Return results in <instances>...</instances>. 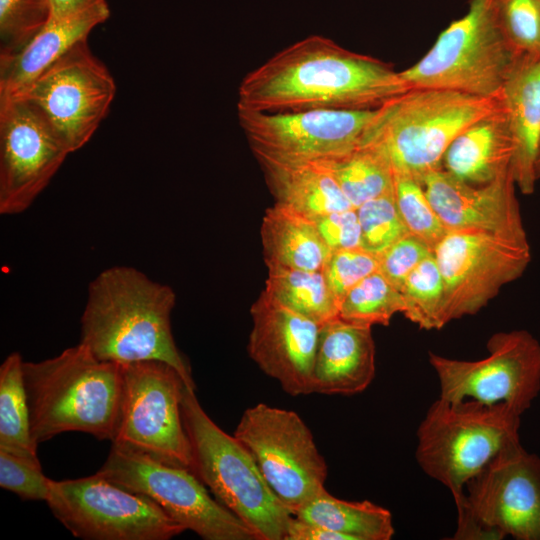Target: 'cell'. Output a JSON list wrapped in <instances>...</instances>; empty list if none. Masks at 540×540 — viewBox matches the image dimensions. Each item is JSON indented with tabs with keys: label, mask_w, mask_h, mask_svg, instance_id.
Masks as SVG:
<instances>
[{
	"label": "cell",
	"mask_w": 540,
	"mask_h": 540,
	"mask_svg": "<svg viewBox=\"0 0 540 540\" xmlns=\"http://www.w3.org/2000/svg\"><path fill=\"white\" fill-rule=\"evenodd\" d=\"M410 88L390 64L310 35L248 72L238 87L237 108L373 110Z\"/></svg>",
	"instance_id": "6da1fadb"
},
{
	"label": "cell",
	"mask_w": 540,
	"mask_h": 540,
	"mask_svg": "<svg viewBox=\"0 0 540 540\" xmlns=\"http://www.w3.org/2000/svg\"><path fill=\"white\" fill-rule=\"evenodd\" d=\"M173 289L131 266L101 271L89 284L81 340L97 358L120 365L161 361L196 388L171 328Z\"/></svg>",
	"instance_id": "7a4b0ae2"
},
{
	"label": "cell",
	"mask_w": 540,
	"mask_h": 540,
	"mask_svg": "<svg viewBox=\"0 0 540 540\" xmlns=\"http://www.w3.org/2000/svg\"><path fill=\"white\" fill-rule=\"evenodd\" d=\"M23 374L37 444L72 431L113 441L122 402V365L97 358L80 342L55 357L24 362Z\"/></svg>",
	"instance_id": "3957f363"
},
{
	"label": "cell",
	"mask_w": 540,
	"mask_h": 540,
	"mask_svg": "<svg viewBox=\"0 0 540 540\" xmlns=\"http://www.w3.org/2000/svg\"><path fill=\"white\" fill-rule=\"evenodd\" d=\"M500 105L501 98L413 87L377 109L361 146L379 151L394 175L420 181L442 167L447 148L462 131Z\"/></svg>",
	"instance_id": "277c9868"
},
{
	"label": "cell",
	"mask_w": 540,
	"mask_h": 540,
	"mask_svg": "<svg viewBox=\"0 0 540 540\" xmlns=\"http://www.w3.org/2000/svg\"><path fill=\"white\" fill-rule=\"evenodd\" d=\"M195 389L186 384L181 399L193 472L258 540H285L293 515L274 495L244 445L207 415Z\"/></svg>",
	"instance_id": "5b68a950"
},
{
	"label": "cell",
	"mask_w": 540,
	"mask_h": 540,
	"mask_svg": "<svg viewBox=\"0 0 540 540\" xmlns=\"http://www.w3.org/2000/svg\"><path fill=\"white\" fill-rule=\"evenodd\" d=\"M521 414L511 407L438 398L417 429L416 460L454 501L497 455L520 443Z\"/></svg>",
	"instance_id": "8992f818"
},
{
	"label": "cell",
	"mask_w": 540,
	"mask_h": 540,
	"mask_svg": "<svg viewBox=\"0 0 540 540\" xmlns=\"http://www.w3.org/2000/svg\"><path fill=\"white\" fill-rule=\"evenodd\" d=\"M519 57L500 29L494 0H469L467 12L452 21L427 53L400 74L411 88L501 98Z\"/></svg>",
	"instance_id": "52a82bcc"
},
{
	"label": "cell",
	"mask_w": 540,
	"mask_h": 540,
	"mask_svg": "<svg viewBox=\"0 0 540 540\" xmlns=\"http://www.w3.org/2000/svg\"><path fill=\"white\" fill-rule=\"evenodd\" d=\"M455 540H540V458L521 443L497 455L455 501Z\"/></svg>",
	"instance_id": "ba28073f"
},
{
	"label": "cell",
	"mask_w": 540,
	"mask_h": 540,
	"mask_svg": "<svg viewBox=\"0 0 540 540\" xmlns=\"http://www.w3.org/2000/svg\"><path fill=\"white\" fill-rule=\"evenodd\" d=\"M97 473L150 498L185 530L204 540H258L245 523L209 494L191 470L112 442Z\"/></svg>",
	"instance_id": "9c48e42d"
},
{
	"label": "cell",
	"mask_w": 540,
	"mask_h": 540,
	"mask_svg": "<svg viewBox=\"0 0 540 540\" xmlns=\"http://www.w3.org/2000/svg\"><path fill=\"white\" fill-rule=\"evenodd\" d=\"M233 435L249 451L274 495L293 516L325 490L326 461L296 412L258 403L244 411Z\"/></svg>",
	"instance_id": "30bf717a"
},
{
	"label": "cell",
	"mask_w": 540,
	"mask_h": 540,
	"mask_svg": "<svg viewBox=\"0 0 540 540\" xmlns=\"http://www.w3.org/2000/svg\"><path fill=\"white\" fill-rule=\"evenodd\" d=\"M53 516L83 540H169L185 531L150 498L94 475L50 480Z\"/></svg>",
	"instance_id": "8fae6325"
},
{
	"label": "cell",
	"mask_w": 540,
	"mask_h": 540,
	"mask_svg": "<svg viewBox=\"0 0 540 540\" xmlns=\"http://www.w3.org/2000/svg\"><path fill=\"white\" fill-rule=\"evenodd\" d=\"M122 375L120 416L112 442L193 472L191 445L181 414L186 385L182 376L161 361L122 365Z\"/></svg>",
	"instance_id": "7c38bea8"
},
{
	"label": "cell",
	"mask_w": 540,
	"mask_h": 540,
	"mask_svg": "<svg viewBox=\"0 0 540 540\" xmlns=\"http://www.w3.org/2000/svg\"><path fill=\"white\" fill-rule=\"evenodd\" d=\"M115 93L110 71L84 39L13 97L36 107L72 153L92 138L107 116Z\"/></svg>",
	"instance_id": "4fadbf2b"
},
{
	"label": "cell",
	"mask_w": 540,
	"mask_h": 540,
	"mask_svg": "<svg viewBox=\"0 0 540 540\" xmlns=\"http://www.w3.org/2000/svg\"><path fill=\"white\" fill-rule=\"evenodd\" d=\"M488 355L459 360L429 352L444 400L504 404L521 415L540 392V342L527 330L497 332Z\"/></svg>",
	"instance_id": "5bb4252c"
},
{
	"label": "cell",
	"mask_w": 540,
	"mask_h": 540,
	"mask_svg": "<svg viewBox=\"0 0 540 540\" xmlns=\"http://www.w3.org/2000/svg\"><path fill=\"white\" fill-rule=\"evenodd\" d=\"M433 253L444 282L446 324L479 312L531 262L529 243L477 230H448Z\"/></svg>",
	"instance_id": "9a60e30c"
},
{
	"label": "cell",
	"mask_w": 540,
	"mask_h": 540,
	"mask_svg": "<svg viewBox=\"0 0 540 540\" xmlns=\"http://www.w3.org/2000/svg\"><path fill=\"white\" fill-rule=\"evenodd\" d=\"M377 109L260 112L237 108V117L253 153L326 161L361 146Z\"/></svg>",
	"instance_id": "2e32d148"
},
{
	"label": "cell",
	"mask_w": 540,
	"mask_h": 540,
	"mask_svg": "<svg viewBox=\"0 0 540 540\" xmlns=\"http://www.w3.org/2000/svg\"><path fill=\"white\" fill-rule=\"evenodd\" d=\"M69 154L30 102L0 98V214L26 211Z\"/></svg>",
	"instance_id": "e0dca14e"
},
{
	"label": "cell",
	"mask_w": 540,
	"mask_h": 540,
	"mask_svg": "<svg viewBox=\"0 0 540 540\" xmlns=\"http://www.w3.org/2000/svg\"><path fill=\"white\" fill-rule=\"evenodd\" d=\"M251 359L292 395L314 393L313 370L320 325L281 305L264 290L250 309Z\"/></svg>",
	"instance_id": "ac0fdd59"
},
{
	"label": "cell",
	"mask_w": 540,
	"mask_h": 540,
	"mask_svg": "<svg viewBox=\"0 0 540 540\" xmlns=\"http://www.w3.org/2000/svg\"><path fill=\"white\" fill-rule=\"evenodd\" d=\"M420 182L448 230H477L529 243L512 171L489 183L473 185L440 167L425 174Z\"/></svg>",
	"instance_id": "d6986e66"
},
{
	"label": "cell",
	"mask_w": 540,
	"mask_h": 540,
	"mask_svg": "<svg viewBox=\"0 0 540 540\" xmlns=\"http://www.w3.org/2000/svg\"><path fill=\"white\" fill-rule=\"evenodd\" d=\"M371 327L335 317L320 325L314 361V393L354 395L375 376Z\"/></svg>",
	"instance_id": "ffe728a7"
},
{
	"label": "cell",
	"mask_w": 540,
	"mask_h": 540,
	"mask_svg": "<svg viewBox=\"0 0 540 540\" xmlns=\"http://www.w3.org/2000/svg\"><path fill=\"white\" fill-rule=\"evenodd\" d=\"M514 142L512 172L524 195L535 190L540 147V55L521 56L501 93Z\"/></svg>",
	"instance_id": "44dd1931"
},
{
	"label": "cell",
	"mask_w": 540,
	"mask_h": 540,
	"mask_svg": "<svg viewBox=\"0 0 540 540\" xmlns=\"http://www.w3.org/2000/svg\"><path fill=\"white\" fill-rule=\"evenodd\" d=\"M110 16L108 5L65 18L50 17L20 50L0 56V98L16 96L42 71Z\"/></svg>",
	"instance_id": "7402d4cb"
},
{
	"label": "cell",
	"mask_w": 540,
	"mask_h": 540,
	"mask_svg": "<svg viewBox=\"0 0 540 540\" xmlns=\"http://www.w3.org/2000/svg\"><path fill=\"white\" fill-rule=\"evenodd\" d=\"M514 142L501 105L462 131L447 148L442 168L473 185L489 183L512 171Z\"/></svg>",
	"instance_id": "603a6c76"
},
{
	"label": "cell",
	"mask_w": 540,
	"mask_h": 540,
	"mask_svg": "<svg viewBox=\"0 0 540 540\" xmlns=\"http://www.w3.org/2000/svg\"><path fill=\"white\" fill-rule=\"evenodd\" d=\"M253 154L275 203L310 219L354 208L322 162Z\"/></svg>",
	"instance_id": "cb8c5ba5"
},
{
	"label": "cell",
	"mask_w": 540,
	"mask_h": 540,
	"mask_svg": "<svg viewBox=\"0 0 540 540\" xmlns=\"http://www.w3.org/2000/svg\"><path fill=\"white\" fill-rule=\"evenodd\" d=\"M260 235L267 267L323 271L332 252L312 219L278 203L266 209Z\"/></svg>",
	"instance_id": "d4e9b609"
},
{
	"label": "cell",
	"mask_w": 540,
	"mask_h": 540,
	"mask_svg": "<svg viewBox=\"0 0 540 540\" xmlns=\"http://www.w3.org/2000/svg\"><path fill=\"white\" fill-rule=\"evenodd\" d=\"M294 516L341 533L348 540H390L395 533L388 509L368 500L338 499L326 489L305 503Z\"/></svg>",
	"instance_id": "484cf974"
},
{
	"label": "cell",
	"mask_w": 540,
	"mask_h": 540,
	"mask_svg": "<svg viewBox=\"0 0 540 540\" xmlns=\"http://www.w3.org/2000/svg\"><path fill=\"white\" fill-rule=\"evenodd\" d=\"M22 357L10 353L0 366V449L40 463L31 433Z\"/></svg>",
	"instance_id": "4316f807"
},
{
	"label": "cell",
	"mask_w": 540,
	"mask_h": 540,
	"mask_svg": "<svg viewBox=\"0 0 540 540\" xmlns=\"http://www.w3.org/2000/svg\"><path fill=\"white\" fill-rule=\"evenodd\" d=\"M267 268L264 291L278 303L319 325L338 317L339 306L322 271Z\"/></svg>",
	"instance_id": "83f0119b"
},
{
	"label": "cell",
	"mask_w": 540,
	"mask_h": 540,
	"mask_svg": "<svg viewBox=\"0 0 540 540\" xmlns=\"http://www.w3.org/2000/svg\"><path fill=\"white\" fill-rule=\"evenodd\" d=\"M320 162L329 169L355 209L393 191V170L387 159L372 147L360 146L344 156Z\"/></svg>",
	"instance_id": "f1b7e54d"
},
{
	"label": "cell",
	"mask_w": 540,
	"mask_h": 540,
	"mask_svg": "<svg viewBox=\"0 0 540 540\" xmlns=\"http://www.w3.org/2000/svg\"><path fill=\"white\" fill-rule=\"evenodd\" d=\"M404 300L401 291L384 275L376 271L357 285L343 298L338 317L360 325L387 326L396 313H403Z\"/></svg>",
	"instance_id": "f546056e"
},
{
	"label": "cell",
	"mask_w": 540,
	"mask_h": 540,
	"mask_svg": "<svg viewBox=\"0 0 540 540\" xmlns=\"http://www.w3.org/2000/svg\"><path fill=\"white\" fill-rule=\"evenodd\" d=\"M401 293L404 316L419 328L439 330L446 325L444 282L434 253L407 276Z\"/></svg>",
	"instance_id": "4dcf8cb0"
},
{
	"label": "cell",
	"mask_w": 540,
	"mask_h": 540,
	"mask_svg": "<svg viewBox=\"0 0 540 540\" xmlns=\"http://www.w3.org/2000/svg\"><path fill=\"white\" fill-rule=\"evenodd\" d=\"M393 192L408 232L433 250L448 229L429 202L421 182L410 175L395 174Z\"/></svg>",
	"instance_id": "1f68e13d"
},
{
	"label": "cell",
	"mask_w": 540,
	"mask_h": 540,
	"mask_svg": "<svg viewBox=\"0 0 540 540\" xmlns=\"http://www.w3.org/2000/svg\"><path fill=\"white\" fill-rule=\"evenodd\" d=\"M50 17L49 0H0V56L23 48Z\"/></svg>",
	"instance_id": "d6a6232c"
},
{
	"label": "cell",
	"mask_w": 540,
	"mask_h": 540,
	"mask_svg": "<svg viewBox=\"0 0 540 540\" xmlns=\"http://www.w3.org/2000/svg\"><path fill=\"white\" fill-rule=\"evenodd\" d=\"M356 210L361 247L371 253L381 254L409 233L398 212L393 191L363 203Z\"/></svg>",
	"instance_id": "836d02e7"
},
{
	"label": "cell",
	"mask_w": 540,
	"mask_h": 540,
	"mask_svg": "<svg viewBox=\"0 0 540 540\" xmlns=\"http://www.w3.org/2000/svg\"><path fill=\"white\" fill-rule=\"evenodd\" d=\"M496 18L518 56L540 55V0H494Z\"/></svg>",
	"instance_id": "e575fe53"
},
{
	"label": "cell",
	"mask_w": 540,
	"mask_h": 540,
	"mask_svg": "<svg viewBox=\"0 0 540 540\" xmlns=\"http://www.w3.org/2000/svg\"><path fill=\"white\" fill-rule=\"evenodd\" d=\"M378 269L379 256L358 247L332 251L322 272L340 306L345 295L355 285Z\"/></svg>",
	"instance_id": "d590c367"
},
{
	"label": "cell",
	"mask_w": 540,
	"mask_h": 540,
	"mask_svg": "<svg viewBox=\"0 0 540 540\" xmlns=\"http://www.w3.org/2000/svg\"><path fill=\"white\" fill-rule=\"evenodd\" d=\"M50 478L40 463L0 449V487L23 500L45 501L49 496Z\"/></svg>",
	"instance_id": "8d00e7d4"
},
{
	"label": "cell",
	"mask_w": 540,
	"mask_h": 540,
	"mask_svg": "<svg viewBox=\"0 0 540 540\" xmlns=\"http://www.w3.org/2000/svg\"><path fill=\"white\" fill-rule=\"evenodd\" d=\"M432 254L426 243L408 233L378 255V271L401 291L407 276Z\"/></svg>",
	"instance_id": "74e56055"
},
{
	"label": "cell",
	"mask_w": 540,
	"mask_h": 540,
	"mask_svg": "<svg viewBox=\"0 0 540 540\" xmlns=\"http://www.w3.org/2000/svg\"><path fill=\"white\" fill-rule=\"evenodd\" d=\"M312 220L331 251L361 247V229L355 208L331 212Z\"/></svg>",
	"instance_id": "f35d334b"
},
{
	"label": "cell",
	"mask_w": 540,
	"mask_h": 540,
	"mask_svg": "<svg viewBox=\"0 0 540 540\" xmlns=\"http://www.w3.org/2000/svg\"><path fill=\"white\" fill-rule=\"evenodd\" d=\"M285 540H348L336 531L293 516Z\"/></svg>",
	"instance_id": "ab89813d"
},
{
	"label": "cell",
	"mask_w": 540,
	"mask_h": 540,
	"mask_svg": "<svg viewBox=\"0 0 540 540\" xmlns=\"http://www.w3.org/2000/svg\"><path fill=\"white\" fill-rule=\"evenodd\" d=\"M52 18H65L108 5L106 0H49Z\"/></svg>",
	"instance_id": "60d3db41"
},
{
	"label": "cell",
	"mask_w": 540,
	"mask_h": 540,
	"mask_svg": "<svg viewBox=\"0 0 540 540\" xmlns=\"http://www.w3.org/2000/svg\"><path fill=\"white\" fill-rule=\"evenodd\" d=\"M535 174H536L537 180H539L540 179V147H539L536 164H535Z\"/></svg>",
	"instance_id": "b9f144b4"
}]
</instances>
